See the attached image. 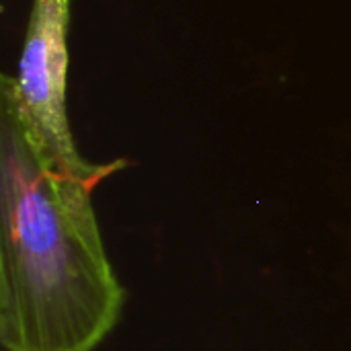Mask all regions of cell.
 <instances>
[{
  "label": "cell",
  "instance_id": "cell-1",
  "mask_svg": "<svg viewBox=\"0 0 351 351\" xmlns=\"http://www.w3.org/2000/svg\"><path fill=\"white\" fill-rule=\"evenodd\" d=\"M97 185L51 171L0 90V343L4 351H95L125 290L93 206Z\"/></svg>",
  "mask_w": 351,
  "mask_h": 351
},
{
  "label": "cell",
  "instance_id": "cell-2",
  "mask_svg": "<svg viewBox=\"0 0 351 351\" xmlns=\"http://www.w3.org/2000/svg\"><path fill=\"white\" fill-rule=\"evenodd\" d=\"M70 14L72 0H33L16 74H4L0 90L10 97L35 150L51 171L99 187L128 167V160L97 165L76 148L68 117Z\"/></svg>",
  "mask_w": 351,
  "mask_h": 351
}]
</instances>
